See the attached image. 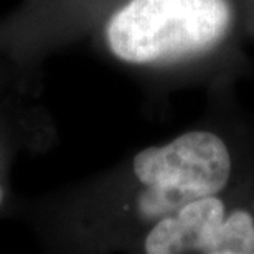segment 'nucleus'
<instances>
[{"label": "nucleus", "instance_id": "obj_3", "mask_svg": "<svg viewBox=\"0 0 254 254\" xmlns=\"http://www.w3.org/2000/svg\"><path fill=\"white\" fill-rule=\"evenodd\" d=\"M149 254H254V216L226 211L216 195L200 198L162 218L145 238Z\"/></svg>", "mask_w": 254, "mask_h": 254}, {"label": "nucleus", "instance_id": "obj_1", "mask_svg": "<svg viewBox=\"0 0 254 254\" xmlns=\"http://www.w3.org/2000/svg\"><path fill=\"white\" fill-rule=\"evenodd\" d=\"M230 22L226 0H129L111 17L106 38L123 62L162 63L213 48Z\"/></svg>", "mask_w": 254, "mask_h": 254}, {"label": "nucleus", "instance_id": "obj_4", "mask_svg": "<svg viewBox=\"0 0 254 254\" xmlns=\"http://www.w3.org/2000/svg\"><path fill=\"white\" fill-rule=\"evenodd\" d=\"M0 200H2V191H0Z\"/></svg>", "mask_w": 254, "mask_h": 254}, {"label": "nucleus", "instance_id": "obj_2", "mask_svg": "<svg viewBox=\"0 0 254 254\" xmlns=\"http://www.w3.org/2000/svg\"><path fill=\"white\" fill-rule=\"evenodd\" d=\"M231 167L225 140L210 130H190L165 145L147 147L132 162L144 185L140 215L162 220L191 201L218 195L230 182Z\"/></svg>", "mask_w": 254, "mask_h": 254}]
</instances>
